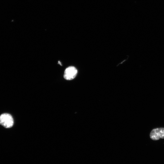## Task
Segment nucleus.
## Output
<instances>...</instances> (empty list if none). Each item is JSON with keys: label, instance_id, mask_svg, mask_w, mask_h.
<instances>
[{"label": "nucleus", "instance_id": "1", "mask_svg": "<svg viewBox=\"0 0 164 164\" xmlns=\"http://www.w3.org/2000/svg\"><path fill=\"white\" fill-rule=\"evenodd\" d=\"M14 121L12 116L8 113H4L0 115V124L4 127L9 128L13 125Z\"/></svg>", "mask_w": 164, "mask_h": 164}, {"label": "nucleus", "instance_id": "2", "mask_svg": "<svg viewBox=\"0 0 164 164\" xmlns=\"http://www.w3.org/2000/svg\"><path fill=\"white\" fill-rule=\"evenodd\" d=\"M151 138L154 140L160 138H164V128H158L153 129L150 134Z\"/></svg>", "mask_w": 164, "mask_h": 164}, {"label": "nucleus", "instance_id": "3", "mask_svg": "<svg viewBox=\"0 0 164 164\" xmlns=\"http://www.w3.org/2000/svg\"><path fill=\"white\" fill-rule=\"evenodd\" d=\"M77 73V70L74 67H68L65 70L64 77L67 80H73L76 77Z\"/></svg>", "mask_w": 164, "mask_h": 164}, {"label": "nucleus", "instance_id": "4", "mask_svg": "<svg viewBox=\"0 0 164 164\" xmlns=\"http://www.w3.org/2000/svg\"><path fill=\"white\" fill-rule=\"evenodd\" d=\"M58 63L59 64L61 65H62V64H61V63H60V61H58Z\"/></svg>", "mask_w": 164, "mask_h": 164}]
</instances>
